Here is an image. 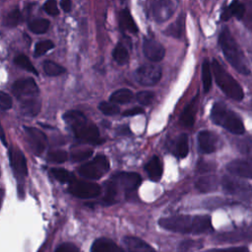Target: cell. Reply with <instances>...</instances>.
Listing matches in <instances>:
<instances>
[{
	"label": "cell",
	"mask_w": 252,
	"mask_h": 252,
	"mask_svg": "<svg viewBox=\"0 0 252 252\" xmlns=\"http://www.w3.org/2000/svg\"><path fill=\"white\" fill-rule=\"evenodd\" d=\"M140 113H144V109L142 107H134V108H130L127 109L123 112V116H133L136 114H140Z\"/></svg>",
	"instance_id": "f6af8a7d"
},
{
	"label": "cell",
	"mask_w": 252,
	"mask_h": 252,
	"mask_svg": "<svg viewBox=\"0 0 252 252\" xmlns=\"http://www.w3.org/2000/svg\"><path fill=\"white\" fill-rule=\"evenodd\" d=\"M239 151L252 160V137L239 141Z\"/></svg>",
	"instance_id": "74e56055"
},
{
	"label": "cell",
	"mask_w": 252,
	"mask_h": 252,
	"mask_svg": "<svg viewBox=\"0 0 252 252\" xmlns=\"http://www.w3.org/2000/svg\"><path fill=\"white\" fill-rule=\"evenodd\" d=\"M154 97H155V94L153 92H150V91H142V92H139L136 95V98L137 100L143 104V105H149L153 102L154 100Z\"/></svg>",
	"instance_id": "f35d334b"
},
{
	"label": "cell",
	"mask_w": 252,
	"mask_h": 252,
	"mask_svg": "<svg viewBox=\"0 0 252 252\" xmlns=\"http://www.w3.org/2000/svg\"><path fill=\"white\" fill-rule=\"evenodd\" d=\"M93 155L92 150H80V151H75L71 155V159L73 161H81L84 159H87Z\"/></svg>",
	"instance_id": "ab89813d"
},
{
	"label": "cell",
	"mask_w": 252,
	"mask_h": 252,
	"mask_svg": "<svg viewBox=\"0 0 252 252\" xmlns=\"http://www.w3.org/2000/svg\"><path fill=\"white\" fill-rule=\"evenodd\" d=\"M50 173L55 179H57L61 183H71L75 179L73 173L64 168H52L50 170Z\"/></svg>",
	"instance_id": "4dcf8cb0"
},
{
	"label": "cell",
	"mask_w": 252,
	"mask_h": 252,
	"mask_svg": "<svg viewBox=\"0 0 252 252\" xmlns=\"http://www.w3.org/2000/svg\"><path fill=\"white\" fill-rule=\"evenodd\" d=\"M219 44L225 59L238 73L242 75L250 74L248 60L227 28L221 30L219 36Z\"/></svg>",
	"instance_id": "3957f363"
},
{
	"label": "cell",
	"mask_w": 252,
	"mask_h": 252,
	"mask_svg": "<svg viewBox=\"0 0 252 252\" xmlns=\"http://www.w3.org/2000/svg\"><path fill=\"white\" fill-rule=\"evenodd\" d=\"M109 170V161L103 155H97L93 160L84 163L78 168L81 176L88 179H99Z\"/></svg>",
	"instance_id": "8992f818"
},
{
	"label": "cell",
	"mask_w": 252,
	"mask_h": 252,
	"mask_svg": "<svg viewBox=\"0 0 252 252\" xmlns=\"http://www.w3.org/2000/svg\"><path fill=\"white\" fill-rule=\"evenodd\" d=\"M20 19H21V13H20V10L18 8H15L13 9L12 11H10L4 18V25L6 27H9V28H14L16 27L19 22H20Z\"/></svg>",
	"instance_id": "836d02e7"
},
{
	"label": "cell",
	"mask_w": 252,
	"mask_h": 252,
	"mask_svg": "<svg viewBox=\"0 0 252 252\" xmlns=\"http://www.w3.org/2000/svg\"><path fill=\"white\" fill-rule=\"evenodd\" d=\"M143 51L146 57L153 62L160 61L165 54L164 47L153 37H146L144 39Z\"/></svg>",
	"instance_id": "9a60e30c"
},
{
	"label": "cell",
	"mask_w": 252,
	"mask_h": 252,
	"mask_svg": "<svg viewBox=\"0 0 252 252\" xmlns=\"http://www.w3.org/2000/svg\"><path fill=\"white\" fill-rule=\"evenodd\" d=\"M117 132L119 135H125V134H129L130 131H129V128L127 125H121L118 127L117 129Z\"/></svg>",
	"instance_id": "7dc6e473"
},
{
	"label": "cell",
	"mask_w": 252,
	"mask_h": 252,
	"mask_svg": "<svg viewBox=\"0 0 252 252\" xmlns=\"http://www.w3.org/2000/svg\"><path fill=\"white\" fill-rule=\"evenodd\" d=\"M118 23L121 31H128L132 33L138 32V27L128 9H122L118 14Z\"/></svg>",
	"instance_id": "7402d4cb"
},
{
	"label": "cell",
	"mask_w": 252,
	"mask_h": 252,
	"mask_svg": "<svg viewBox=\"0 0 252 252\" xmlns=\"http://www.w3.org/2000/svg\"><path fill=\"white\" fill-rule=\"evenodd\" d=\"M123 242L128 252H156V250L143 239L135 236H126Z\"/></svg>",
	"instance_id": "ac0fdd59"
},
{
	"label": "cell",
	"mask_w": 252,
	"mask_h": 252,
	"mask_svg": "<svg viewBox=\"0 0 252 252\" xmlns=\"http://www.w3.org/2000/svg\"><path fill=\"white\" fill-rule=\"evenodd\" d=\"M158 224L167 230L180 233L200 234L213 230L210 216H188L178 215L168 218H161Z\"/></svg>",
	"instance_id": "6da1fadb"
},
{
	"label": "cell",
	"mask_w": 252,
	"mask_h": 252,
	"mask_svg": "<svg viewBox=\"0 0 252 252\" xmlns=\"http://www.w3.org/2000/svg\"><path fill=\"white\" fill-rule=\"evenodd\" d=\"M212 121L234 135H242L245 127L242 119L222 102H216L211 110Z\"/></svg>",
	"instance_id": "277c9868"
},
{
	"label": "cell",
	"mask_w": 252,
	"mask_h": 252,
	"mask_svg": "<svg viewBox=\"0 0 252 252\" xmlns=\"http://www.w3.org/2000/svg\"><path fill=\"white\" fill-rule=\"evenodd\" d=\"M68 190L72 195L82 199L95 198L101 192L99 185H97L96 183L77 179H74L69 184Z\"/></svg>",
	"instance_id": "30bf717a"
},
{
	"label": "cell",
	"mask_w": 252,
	"mask_h": 252,
	"mask_svg": "<svg viewBox=\"0 0 252 252\" xmlns=\"http://www.w3.org/2000/svg\"><path fill=\"white\" fill-rule=\"evenodd\" d=\"M60 5L63 9L64 12H69L71 10V6H72V3L70 0H62L60 2Z\"/></svg>",
	"instance_id": "bcb514c9"
},
{
	"label": "cell",
	"mask_w": 252,
	"mask_h": 252,
	"mask_svg": "<svg viewBox=\"0 0 252 252\" xmlns=\"http://www.w3.org/2000/svg\"><path fill=\"white\" fill-rule=\"evenodd\" d=\"M226 169L233 175L242 178H252V162L243 159H233L226 165Z\"/></svg>",
	"instance_id": "e0dca14e"
},
{
	"label": "cell",
	"mask_w": 252,
	"mask_h": 252,
	"mask_svg": "<svg viewBox=\"0 0 252 252\" xmlns=\"http://www.w3.org/2000/svg\"><path fill=\"white\" fill-rule=\"evenodd\" d=\"M183 30H184V15L182 14L177 18V20L174 23L169 25L167 29L164 30L163 33L168 36L180 38L183 33Z\"/></svg>",
	"instance_id": "d4e9b609"
},
{
	"label": "cell",
	"mask_w": 252,
	"mask_h": 252,
	"mask_svg": "<svg viewBox=\"0 0 252 252\" xmlns=\"http://www.w3.org/2000/svg\"><path fill=\"white\" fill-rule=\"evenodd\" d=\"M67 158H68L67 153L62 150L51 151L47 154V160L53 163H62L66 161Z\"/></svg>",
	"instance_id": "d590c367"
},
{
	"label": "cell",
	"mask_w": 252,
	"mask_h": 252,
	"mask_svg": "<svg viewBox=\"0 0 252 252\" xmlns=\"http://www.w3.org/2000/svg\"><path fill=\"white\" fill-rule=\"evenodd\" d=\"M197 139L198 148L202 154H212L217 151L219 139L214 132L209 130L200 131Z\"/></svg>",
	"instance_id": "2e32d148"
},
{
	"label": "cell",
	"mask_w": 252,
	"mask_h": 252,
	"mask_svg": "<svg viewBox=\"0 0 252 252\" xmlns=\"http://www.w3.org/2000/svg\"><path fill=\"white\" fill-rule=\"evenodd\" d=\"M198 95H196L184 108L181 116H180V121L181 123L186 126V127H192L195 121V113L197 109V100Z\"/></svg>",
	"instance_id": "603a6c76"
},
{
	"label": "cell",
	"mask_w": 252,
	"mask_h": 252,
	"mask_svg": "<svg viewBox=\"0 0 252 252\" xmlns=\"http://www.w3.org/2000/svg\"><path fill=\"white\" fill-rule=\"evenodd\" d=\"M212 70L217 85L225 95L236 101L243 99L244 92L241 86L217 59H213Z\"/></svg>",
	"instance_id": "5b68a950"
},
{
	"label": "cell",
	"mask_w": 252,
	"mask_h": 252,
	"mask_svg": "<svg viewBox=\"0 0 252 252\" xmlns=\"http://www.w3.org/2000/svg\"><path fill=\"white\" fill-rule=\"evenodd\" d=\"M112 56L113 59L119 64V65H123L126 64L129 60V53L128 50L126 48V46L119 42L116 44V46L114 47L113 51H112Z\"/></svg>",
	"instance_id": "4316f807"
},
{
	"label": "cell",
	"mask_w": 252,
	"mask_h": 252,
	"mask_svg": "<svg viewBox=\"0 0 252 252\" xmlns=\"http://www.w3.org/2000/svg\"><path fill=\"white\" fill-rule=\"evenodd\" d=\"M12 106V98L5 92L0 93V107L2 111L10 109Z\"/></svg>",
	"instance_id": "60d3db41"
},
{
	"label": "cell",
	"mask_w": 252,
	"mask_h": 252,
	"mask_svg": "<svg viewBox=\"0 0 252 252\" xmlns=\"http://www.w3.org/2000/svg\"><path fill=\"white\" fill-rule=\"evenodd\" d=\"M9 159L12 170L18 179H23L27 176V160L23 153L15 147H11L9 150Z\"/></svg>",
	"instance_id": "5bb4252c"
},
{
	"label": "cell",
	"mask_w": 252,
	"mask_h": 252,
	"mask_svg": "<svg viewBox=\"0 0 252 252\" xmlns=\"http://www.w3.org/2000/svg\"><path fill=\"white\" fill-rule=\"evenodd\" d=\"M206 252H249V249L245 246H238V247H229L223 249H213Z\"/></svg>",
	"instance_id": "ee69618b"
},
{
	"label": "cell",
	"mask_w": 252,
	"mask_h": 252,
	"mask_svg": "<svg viewBox=\"0 0 252 252\" xmlns=\"http://www.w3.org/2000/svg\"><path fill=\"white\" fill-rule=\"evenodd\" d=\"M134 97L133 93L128 89H120L112 93V94L109 97L110 102L115 104H124L130 102Z\"/></svg>",
	"instance_id": "484cf974"
},
{
	"label": "cell",
	"mask_w": 252,
	"mask_h": 252,
	"mask_svg": "<svg viewBox=\"0 0 252 252\" xmlns=\"http://www.w3.org/2000/svg\"><path fill=\"white\" fill-rule=\"evenodd\" d=\"M245 12H246V8H245L244 4H242L238 1H233L229 4L228 7H226L223 10L220 18L222 21H227L231 17H235L236 19L240 20L244 17Z\"/></svg>",
	"instance_id": "44dd1931"
},
{
	"label": "cell",
	"mask_w": 252,
	"mask_h": 252,
	"mask_svg": "<svg viewBox=\"0 0 252 252\" xmlns=\"http://www.w3.org/2000/svg\"><path fill=\"white\" fill-rule=\"evenodd\" d=\"M176 5L177 3L171 0L152 1L150 3V14L156 22L162 23L172 16Z\"/></svg>",
	"instance_id": "8fae6325"
},
{
	"label": "cell",
	"mask_w": 252,
	"mask_h": 252,
	"mask_svg": "<svg viewBox=\"0 0 252 252\" xmlns=\"http://www.w3.org/2000/svg\"><path fill=\"white\" fill-rule=\"evenodd\" d=\"M49 24L46 19H34L29 23L28 27L33 33H44L48 30Z\"/></svg>",
	"instance_id": "f546056e"
},
{
	"label": "cell",
	"mask_w": 252,
	"mask_h": 252,
	"mask_svg": "<svg viewBox=\"0 0 252 252\" xmlns=\"http://www.w3.org/2000/svg\"><path fill=\"white\" fill-rule=\"evenodd\" d=\"M1 139H2V143L6 146V141H5V135H4V132L2 131V134H1Z\"/></svg>",
	"instance_id": "c3c4849f"
},
{
	"label": "cell",
	"mask_w": 252,
	"mask_h": 252,
	"mask_svg": "<svg viewBox=\"0 0 252 252\" xmlns=\"http://www.w3.org/2000/svg\"><path fill=\"white\" fill-rule=\"evenodd\" d=\"M98 109L104 115H115V114H118L120 111L119 107L115 103L107 102V101H101L98 104Z\"/></svg>",
	"instance_id": "8d00e7d4"
},
{
	"label": "cell",
	"mask_w": 252,
	"mask_h": 252,
	"mask_svg": "<svg viewBox=\"0 0 252 252\" xmlns=\"http://www.w3.org/2000/svg\"><path fill=\"white\" fill-rule=\"evenodd\" d=\"M202 82L204 92L208 93L212 87V70L210 62L207 59L202 64Z\"/></svg>",
	"instance_id": "f1b7e54d"
},
{
	"label": "cell",
	"mask_w": 252,
	"mask_h": 252,
	"mask_svg": "<svg viewBox=\"0 0 252 252\" xmlns=\"http://www.w3.org/2000/svg\"><path fill=\"white\" fill-rule=\"evenodd\" d=\"M135 80L142 86H154L161 77V69L155 64H145L135 71Z\"/></svg>",
	"instance_id": "7c38bea8"
},
{
	"label": "cell",
	"mask_w": 252,
	"mask_h": 252,
	"mask_svg": "<svg viewBox=\"0 0 252 252\" xmlns=\"http://www.w3.org/2000/svg\"><path fill=\"white\" fill-rule=\"evenodd\" d=\"M196 188L203 193L215 191L218 188V178L215 175L202 176L197 180Z\"/></svg>",
	"instance_id": "cb8c5ba5"
},
{
	"label": "cell",
	"mask_w": 252,
	"mask_h": 252,
	"mask_svg": "<svg viewBox=\"0 0 252 252\" xmlns=\"http://www.w3.org/2000/svg\"><path fill=\"white\" fill-rule=\"evenodd\" d=\"M119 191L125 193L134 192L142 182L141 176L136 172H116L108 179Z\"/></svg>",
	"instance_id": "ba28073f"
},
{
	"label": "cell",
	"mask_w": 252,
	"mask_h": 252,
	"mask_svg": "<svg viewBox=\"0 0 252 252\" xmlns=\"http://www.w3.org/2000/svg\"><path fill=\"white\" fill-rule=\"evenodd\" d=\"M145 170L149 178L153 181H158L162 175V164L158 157H153L145 165Z\"/></svg>",
	"instance_id": "ffe728a7"
},
{
	"label": "cell",
	"mask_w": 252,
	"mask_h": 252,
	"mask_svg": "<svg viewBox=\"0 0 252 252\" xmlns=\"http://www.w3.org/2000/svg\"><path fill=\"white\" fill-rule=\"evenodd\" d=\"M63 119L71 128L77 139L93 145L103 143L95 124L90 121L82 112L78 110H68L63 114Z\"/></svg>",
	"instance_id": "7a4b0ae2"
},
{
	"label": "cell",
	"mask_w": 252,
	"mask_h": 252,
	"mask_svg": "<svg viewBox=\"0 0 252 252\" xmlns=\"http://www.w3.org/2000/svg\"><path fill=\"white\" fill-rule=\"evenodd\" d=\"M53 47H54V43H53L50 39L41 40V41H39V42H37V43L35 44L33 54H34L35 57L41 56V55H43L45 52H47L48 50L52 49Z\"/></svg>",
	"instance_id": "e575fe53"
},
{
	"label": "cell",
	"mask_w": 252,
	"mask_h": 252,
	"mask_svg": "<svg viewBox=\"0 0 252 252\" xmlns=\"http://www.w3.org/2000/svg\"><path fill=\"white\" fill-rule=\"evenodd\" d=\"M43 9L47 14H49L51 16H56L59 14V9L57 7V3L54 0H49V1L45 2L43 5Z\"/></svg>",
	"instance_id": "b9f144b4"
},
{
	"label": "cell",
	"mask_w": 252,
	"mask_h": 252,
	"mask_svg": "<svg viewBox=\"0 0 252 252\" xmlns=\"http://www.w3.org/2000/svg\"><path fill=\"white\" fill-rule=\"evenodd\" d=\"M55 252H80V250L75 244L70 243V242H65V243L60 244L56 248Z\"/></svg>",
	"instance_id": "7bdbcfd3"
},
{
	"label": "cell",
	"mask_w": 252,
	"mask_h": 252,
	"mask_svg": "<svg viewBox=\"0 0 252 252\" xmlns=\"http://www.w3.org/2000/svg\"><path fill=\"white\" fill-rule=\"evenodd\" d=\"M24 130L26 132L27 140L32 151L37 156L42 154V152L45 150L47 142L45 134L34 127L25 126Z\"/></svg>",
	"instance_id": "4fadbf2b"
},
{
	"label": "cell",
	"mask_w": 252,
	"mask_h": 252,
	"mask_svg": "<svg viewBox=\"0 0 252 252\" xmlns=\"http://www.w3.org/2000/svg\"><path fill=\"white\" fill-rule=\"evenodd\" d=\"M91 252H123V250L111 239L100 237L94 241Z\"/></svg>",
	"instance_id": "d6986e66"
},
{
	"label": "cell",
	"mask_w": 252,
	"mask_h": 252,
	"mask_svg": "<svg viewBox=\"0 0 252 252\" xmlns=\"http://www.w3.org/2000/svg\"><path fill=\"white\" fill-rule=\"evenodd\" d=\"M12 93L20 100V102H25L37 99L39 90L33 79L25 78L14 82L12 86Z\"/></svg>",
	"instance_id": "52a82bcc"
},
{
	"label": "cell",
	"mask_w": 252,
	"mask_h": 252,
	"mask_svg": "<svg viewBox=\"0 0 252 252\" xmlns=\"http://www.w3.org/2000/svg\"><path fill=\"white\" fill-rule=\"evenodd\" d=\"M43 70L46 75L54 77L59 76L65 72V68L59 65L58 63H55L51 60H45L43 62Z\"/></svg>",
	"instance_id": "1f68e13d"
},
{
	"label": "cell",
	"mask_w": 252,
	"mask_h": 252,
	"mask_svg": "<svg viewBox=\"0 0 252 252\" xmlns=\"http://www.w3.org/2000/svg\"><path fill=\"white\" fill-rule=\"evenodd\" d=\"M221 185L223 190L229 195L238 197L245 201L252 198V186L247 182L233 177L223 176L221 179Z\"/></svg>",
	"instance_id": "9c48e42d"
},
{
	"label": "cell",
	"mask_w": 252,
	"mask_h": 252,
	"mask_svg": "<svg viewBox=\"0 0 252 252\" xmlns=\"http://www.w3.org/2000/svg\"><path fill=\"white\" fill-rule=\"evenodd\" d=\"M14 62L16 65H18L19 67H21L22 69L28 71V72H31L34 75H38L36 69L33 67V65L32 64L31 60L29 59V57L25 54H19L15 57L14 59Z\"/></svg>",
	"instance_id": "d6a6232c"
},
{
	"label": "cell",
	"mask_w": 252,
	"mask_h": 252,
	"mask_svg": "<svg viewBox=\"0 0 252 252\" xmlns=\"http://www.w3.org/2000/svg\"><path fill=\"white\" fill-rule=\"evenodd\" d=\"M175 153L181 158H184L188 155L189 145H188L187 134L183 133V134L179 135V137L177 138L176 143H175Z\"/></svg>",
	"instance_id": "83f0119b"
}]
</instances>
